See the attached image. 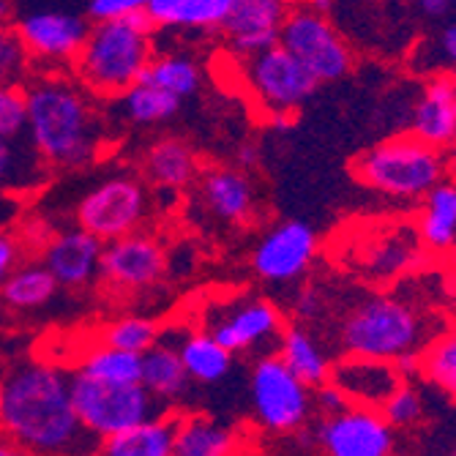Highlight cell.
Returning <instances> with one entry per match:
<instances>
[{"label": "cell", "mask_w": 456, "mask_h": 456, "mask_svg": "<svg viewBox=\"0 0 456 456\" xmlns=\"http://www.w3.org/2000/svg\"><path fill=\"white\" fill-rule=\"evenodd\" d=\"M0 435L33 456H94L102 440L79 421L69 375L45 361L0 378Z\"/></svg>", "instance_id": "1"}, {"label": "cell", "mask_w": 456, "mask_h": 456, "mask_svg": "<svg viewBox=\"0 0 456 456\" xmlns=\"http://www.w3.org/2000/svg\"><path fill=\"white\" fill-rule=\"evenodd\" d=\"M28 140L53 173H79L107 151V104L61 69H36L25 82Z\"/></svg>", "instance_id": "2"}, {"label": "cell", "mask_w": 456, "mask_h": 456, "mask_svg": "<svg viewBox=\"0 0 456 456\" xmlns=\"http://www.w3.org/2000/svg\"><path fill=\"white\" fill-rule=\"evenodd\" d=\"M153 20L137 12L123 20L94 22L86 45L69 66L71 77L99 102H112L140 82L156 55Z\"/></svg>", "instance_id": "3"}, {"label": "cell", "mask_w": 456, "mask_h": 456, "mask_svg": "<svg viewBox=\"0 0 456 456\" xmlns=\"http://www.w3.org/2000/svg\"><path fill=\"white\" fill-rule=\"evenodd\" d=\"M440 330L424 312L394 293L366 296L347 309L337 328V345L342 355L399 361L402 355L421 353Z\"/></svg>", "instance_id": "4"}, {"label": "cell", "mask_w": 456, "mask_h": 456, "mask_svg": "<svg viewBox=\"0 0 456 456\" xmlns=\"http://www.w3.org/2000/svg\"><path fill=\"white\" fill-rule=\"evenodd\" d=\"M448 153L412 137L410 132L369 145L353 161V178L361 186L402 202H421L440 181L448 178Z\"/></svg>", "instance_id": "5"}, {"label": "cell", "mask_w": 456, "mask_h": 456, "mask_svg": "<svg viewBox=\"0 0 456 456\" xmlns=\"http://www.w3.org/2000/svg\"><path fill=\"white\" fill-rule=\"evenodd\" d=\"M71 402L79 421L86 424L96 437H107L137 427L142 421L159 419L164 412H173L175 407L164 404L153 396L142 383L118 386L99 378H91L86 371H71L69 375Z\"/></svg>", "instance_id": "6"}, {"label": "cell", "mask_w": 456, "mask_h": 456, "mask_svg": "<svg viewBox=\"0 0 456 456\" xmlns=\"http://www.w3.org/2000/svg\"><path fill=\"white\" fill-rule=\"evenodd\" d=\"M243 86L255 104L268 115L271 126L284 129L296 112L314 99L320 82L293 53L276 45L243 61Z\"/></svg>", "instance_id": "7"}, {"label": "cell", "mask_w": 456, "mask_h": 456, "mask_svg": "<svg viewBox=\"0 0 456 456\" xmlns=\"http://www.w3.org/2000/svg\"><path fill=\"white\" fill-rule=\"evenodd\" d=\"M248 402L255 421L265 432H298L309 424L314 410V388L306 386L279 353L263 355L248 375Z\"/></svg>", "instance_id": "8"}, {"label": "cell", "mask_w": 456, "mask_h": 456, "mask_svg": "<svg viewBox=\"0 0 456 456\" xmlns=\"http://www.w3.org/2000/svg\"><path fill=\"white\" fill-rule=\"evenodd\" d=\"M151 211L148 183L142 175L120 173L99 181L74 205V224L94 232L104 243L142 230Z\"/></svg>", "instance_id": "9"}, {"label": "cell", "mask_w": 456, "mask_h": 456, "mask_svg": "<svg viewBox=\"0 0 456 456\" xmlns=\"http://www.w3.org/2000/svg\"><path fill=\"white\" fill-rule=\"evenodd\" d=\"M279 45L293 53L306 71L320 82H339L353 71V50L345 36L330 22V14H320L309 9L304 0L289 6L287 20L281 25Z\"/></svg>", "instance_id": "10"}, {"label": "cell", "mask_w": 456, "mask_h": 456, "mask_svg": "<svg viewBox=\"0 0 456 456\" xmlns=\"http://www.w3.org/2000/svg\"><path fill=\"white\" fill-rule=\"evenodd\" d=\"M167 268L170 260L164 252V243L153 232L137 230L104 243L99 284L120 296L145 293L167 276Z\"/></svg>", "instance_id": "11"}, {"label": "cell", "mask_w": 456, "mask_h": 456, "mask_svg": "<svg viewBox=\"0 0 456 456\" xmlns=\"http://www.w3.org/2000/svg\"><path fill=\"white\" fill-rule=\"evenodd\" d=\"M91 25L94 22L86 14L61 9H33L14 14V28L22 45L28 47L36 69H69L82 45H86Z\"/></svg>", "instance_id": "12"}, {"label": "cell", "mask_w": 456, "mask_h": 456, "mask_svg": "<svg viewBox=\"0 0 456 456\" xmlns=\"http://www.w3.org/2000/svg\"><path fill=\"white\" fill-rule=\"evenodd\" d=\"M317 252L320 238L314 227L301 219H284L257 238L248 265L268 284H289L312 271Z\"/></svg>", "instance_id": "13"}, {"label": "cell", "mask_w": 456, "mask_h": 456, "mask_svg": "<svg viewBox=\"0 0 456 456\" xmlns=\"http://www.w3.org/2000/svg\"><path fill=\"white\" fill-rule=\"evenodd\" d=\"M317 448L325 456H391L394 427L375 407L350 404L347 410L314 424Z\"/></svg>", "instance_id": "14"}, {"label": "cell", "mask_w": 456, "mask_h": 456, "mask_svg": "<svg viewBox=\"0 0 456 456\" xmlns=\"http://www.w3.org/2000/svg\"><path fill=\"white\" fill-rule=\"evenodd\" d=\"M284 330L281 309L260 296L235 298L224 312L208 325V334L219 345H224L232 355L235 353H255L265 347H276Z\"/></svg>", "instance_id": "15"}, {"label": "cell", "mask_w": 456, "mask_h": 456, "mask_svg": "<svg viewBox=\"0 0 456 456\" xmlns=\"http://www.w3.org/2000/svg\"><path fill=\"white\" fill-rule=\"evenodd\" d=\"M289 6H293L289 0H235L227 22L222 25L227 50L246 61L276 47Z\"/></svg>", "instance_id": "16"}, {"label": "cell", "mask_w": 456, "mask_h": 456, "mask_svg": "<svg viewBox=\"0 0 456 456\" xmlns=\"http://www.w3.org/2000/svg\"><path fill=\"white\" fill-rule=\"evenodd\" d=\"M104 255V240L82 227H66L55 230L47 246L41 248L38 260L50 268V273L58 279L66 289H88L99 281Z\"/></svg>", "instance_id": "17"}, {"label": "cell", "mask_w": 456, "mask_h": 456, "mask_svg": "<svg viewBox=\"0 0 456 456\" xmlns=\"http://www.w3.org/2000/svg\"><path fill=\"white\" fill-rule=\"evenodd\" d=\"M197 200L208 216L230 224L243 227L252 224L257 216V191L252 183V173L240 167H205L197 178Z\"/></svg>", "instance_id": "18"}, {"label": "cell", "mask_w": 456, "mask_h": 456, "mask_svg": "<svg viewBox=\"0 0 456 456\" xmlns=\"http://www.w3.org/2000/svg\"><path fill=\"white\" fill-rule=\"evenodd\" d=\"M407 132L435 148L456 145V77L429 74L407 115Z\"/></svg>", "instance_id": "19"}, {"label": "cell", "mask_w": 456, "mask_h": 456, "mask_svg": "<svg viewBox=\"0 0 456 456\" xmlns=\"http://www.w3.org/2000/svg\"><path fill=\"white\" fill-rule=\"evenodd\" d=\"M424 257L427 252L416 235V227L394 224L366 238L358 255V265L371 281H396L404 273L416 271Z\"/></svg>", "instance_id": "20"}, {"label": "cell", "mask_w": 456, "mask_h": 456, "mask_svg": "<svg viewBox=\"0 0 456 456\" xmlns=\"http://www.w3.org/2000/svg\"><path fill=\"white\" fill-rule=\"evenodd\" d=\"M330 383L339 386L350 404L380 410L388 396L404 383L394 361L342 355L330 369Z\"/></svg>", "instance_id": "21"}, {"label": "cell", "mask_w": 456, "mask_h": 456, "mask_svg": "<svg viewBox=\"0 0 456 456\" xmlns=\"http://www.w3.org/2000/svg\"><path fill=\"white\" fill-rule=\"evenodd\" d=\"M140 170L142 181L164 194H178L194 186L202 173L197 151L181 137L153 140L140 159Z\"/></svg>", "instance_id": "22"}, {"label": "cell", "mask_w": 456, "mask_h": 456, "mask_svg": "<svg viewBox=\"0 0 456 456\" xmlns=\"http://www.w3.org/2000/svg\"><path fill=\"white\" fill-rule=\"evenodd\" d=\"M416 235L432 257L456 255V181H440L421 202L416 214Z\"/></svg>", "instance_id": "23"}, {"label": "cell", "mask_w": 456, "mask_h": 456, "mask_svg": "<svg viewBox=\"0 0 456 456\" xmlns=\"http://www.w3.org/2000/svg\"><path fill=\"white\" fill-rule=\"evenodd\" d=\"M175 427L178 412H164L159 419L102 437L94 456H175Z\"/></svg>", "instance_id": "24"}, {"label": "cell", "mask_w": 456, "mask_h": 456, "mask_svg": "<svg viewBox=\"0 0 456 456\" xmlns=\"http://www.w3.org/2000/svg\"><path fill=\"white\" fill-rule=\"evenodd\" d=\"M55 173L28 137H0V191L33 197Z\"/></svg>", "instance_id": "25"}, {"label": "cell", "mask_w": 456, "mask_h": 456, "mask_svg": "<svg viewBox=\"0 0 456 456\" xmlns=\"http://www.w3.org/2000/svg\"><path fill=\"white\" fill-rule=\"evenodd\" d=\"M240 435L235 427L222 424L202 412H178L175 427V456H235Z\"/></svg>", "instance_id": "26"}, {"label": "cell", "mask_w": 456, "mask_h": 456, "mask_svg": "<svg viewBox=\"0 0 456 456\" xmlns=\"http://www.w3.org/2000/svg\"><path fill=\"white\" fill-rule=\"evenodd\" d=\"M276 353L306 386L317 388V386L330 380V369H334V361H330V355L322 347V342L312 334V330L304 322L284 325L281 339L276 345Z\"/></svg>", "instance_id": "27"}, {"label": "cell", "mask_w": 456, "mask_h": 456, "mask_svg": "<svg viewBox=\"0 0 456 456\" xmlns=\"http://www.w3.org/2000/svg\"><path fill=\"white\" fill-rule=\"evenodd\" d=\"M189 383L191 378L178 345H173L167 334H161V339L142 353V386L164 404L175 407V402L189 391Z\"/></svg>", "instance_id": "28"}, {"label": "cell", "mask_w": 456, "mask_h": 456, "mask_svg": "<svg viewBox=\"0 0 456 456\" xmlns=\"http://www.w3.org/2000/svg\"><path fill=\"white\" fill-rule=\"evenodd\" d=\"M104 104H112L115 115L134 129L161 126V123L178 118L183 107L178 96H173L170 91H161L156 86H148V82H134L126 94H120L118 99L104 102Z\"/></svg>", "instance_id": "29"}, {"label": "cell", "mask_w": 456, "mask_h": 456, "mask_svg": "<svg viewBox=\"0 0 456 456\" xmlns=\"http://www.w3.org/2000/svg\"><path fill=\"white\" fill-rule=\"evenodd\" d=\"M58 279L38 257L25 260L4 284H0V301L9 312H33L47 306L58 296Z\"/></svg>", "instance_id": "30"}, {"label": "cell", "mask_w": 456, "mask_h": 456, "mask_svg": "<svg viewBox=\"0 0 456 456\" xmlns=\"http://www.w3.org/2000/svg\"><path fill=\"white\" fill-rule=\"evenodd\" d=\"M178 350L191 383L216 386L227 380V375L232 371V353L224 345H219L208 330H191V334L181 339Z\"/></svg>", "instance_id": "31"}, {"label": "cell", "mask_w": 456, "mask_h": 456, "mask_svg": "<svg viewBox=\"0 0 456 456\" xmlns=\"http://www.w3.org/2000/svg\"><path fill=\"white\" fill-rule=\"evenodd\" d=\"M140 82H148V86H156L161 91H170L173 96L186 102V99H194L202 88V66L191 55H183V53L153 55Z\"/></svg>", "instance_id": "32"}, {"label": "cell", "mask_w": 456, "mask_h": 456, "mask_svg": "<svg viewBox=\"0 0 456 456\" xmlns=\"http://www.w3.org/2000/svg\"><path fill=\"white\" fill-rule=\"evenodd\" d=\"M77 371H86L91 378L118 383V386L142 383V353H129V350L99 345L82 358Z\"/></svg>", "instance_id": "33"}, {"label": "cell", "mask_w": 456, "mask_h": 456, "mask_svg": "<svg viewBox=\"0 0 456 456\" xmlns=\"http://www.w3.org/2000/svg\"><path fill=\"white\" fill-rule=\"evenodd\" d=\"M421 375L456 399V328L440 330V334L421 350Z\"/></svg>", "instance_id": "34"}, {"label": "cell", "mask_w": 456, "mask_h": 456, "mask_svg": "<svg viewBox=\"0 0 456 456\" xmlns=\"http://www.w3.org/2000/svg\"><path fill=\"white\" fill-rule=\"evenodd\" d=\"M161 334H164V328L156 320L137 317V314L118 317L112 322L102 325V330H99L102 345L129 350V353H145L148 347H153L161 339Z\"/></svg>", "instance_id": "35"}, {"label": "cell", "mask_w": 456, "mask_h": 456, "mask_svg": "<svg viewBox=\"0 0 456 456\" xmlns=\"http://www.w3.org/2000/svg\"><path fill=\"white\" fill-rule=\"evenodd\" d=\"M36 63L22 45L14 20H0V86H25Z\"/></svg>", "instance_id": "36"}, {"label": "cell", "mask_w": 456, "mask_h": 456, "mask_svg": "<svg viewBox=\"0 0 456 456\" xmlns=\"http://www.w3.org/2000/svg\"><path fill=\"white\" fill-rule=\"evenodd\" d=\"M235 0H189V4L175 14L170 30L186 33H222Z\"/></svg>", "instance_id": "37"}, {"label": "cell", "mask_w": 456, "mask_h": 456, "mask_svg": "<svg viewBox=\"0 0 456 456\" xmlns=\"http://www.w3.org/2000/svg\"><path fill=\"white\" fill-rule=\"evenodd\" d=\"M380 412L386 416V421L394 429H407L412 424H419L424 419V399L421 394L412 388L407 380L388 396V402L380 407Z\"/></svg>", "instance_id": "38"}, {"label": "cell", "mask_w": 456, "mask_h": 456, "mask_svg": "<svg viewBox=\"0 0 456 456\" xmlns=\"http://www.w3.org/2000/svg\"><path fill=\"white\" fill-rule=\"evenodd\" d=\"M28 134V96L25 86H0V137Z\"/></svg>", "instance_id": "39"}, {"label": "cell", "mask_w": 456, "mask_h": 456, "mask_svg": "<svg viewBox=\"0 0 456 456\" xmlns=\"http://www.w3.org/2000/svg\"><path fill=\"white\" fill-rule=\"evenodd\" d=\"M424 53L429 55L427 58L429 74H453L456 77V17H451L437 30L432 45Z\"/></svg>", "instance_id": "40"}, {"label": "cell", "mask_w": 456, "mask_h": 456, "mask_svg": "<svg viewBox=\"0 0 456 456\" xmlns=\"http://www.w3.org/2000/svg\"><path fill=\"white\" fill-rule=\"evenodd\" d=\"M148 9V0H86V17L91 22L123 20Z\"/></svg>", "instance_id": "41"}, {"label": "cell", "mask_w": 456, "mask_h": 456, "mask_svg": "<svg viewBox=\"0 0 456 456\" xmlns=\"http://www.w3.org/2000/svg\"><path fill=\"white\" fill-rule=\"evenodd\" d=\"M325 296H322V289H317L314 284H304L298 287L293 298H289V314H293L298 322H314L325 314Z\"/></svg>", "instance_id": "42"}, {"label": "cell", "mask_w": 456, "mask_h": 456, "mask_svg": "<svg viewBox=\"0 0 456 456\" xmlns=\"http://www.w3.org/2000/svg\"><path fill=\"white\" fill-rule=\"evenodd\" d=\"M25 260H30V255H28L17 227L0 230V284H4Z\"/></svg>", "instance_id": "43"}, {"label": "cell", "mask_w": 456, "mask_h": 456, "mask_svg": "<svg viewBox=\"0 0 456 456\" xmlns=\"http://www.w3.org/2000/svg\"><path fill=\"white\" fill-rule=\"evenodd\" d=\"M314 407L320 410L322 419H328V416H337V412L347 410L350 407V399L342 394L339 386H334V383L328 380V383H322V386L314 388Z\"/></svg>", "instance_id": "44"}, {"label": "cell", "mask_w": 456, "mask_h": 456, "mask_svg": "<svg viewBox=\"0 0 456 456\" xmlns=\"http://www.w3.org/2000/svg\"><path fill=\"white\" fill-rule=\"evenodd\" d=\"M186 4H189V0H148V9H145V12H148V17L153 20L156 30H159V28L170 30L175 14H178Z\"/></svg>", "instance_id": "45"}, {"label": "cell", "mask_w": 456, "mask_h": 456, "mask_svg": "<svg viewBox=\"0 0 456 456\" xmlns=\"http://www.w3.org/2000/svg\"><path fill=\"white\" fill-rule=\"evenodd\" d=\"M22 200L25 197H20V194L0 191V230L17 227V222L22 219Z\"/></svg>", "instance_id": "46"}, {"label": "cell", "mask_w": 456, "mask_h": 456, "mask_svg": "<svg viewBox=\"0 0 456 456\" xmlns=\"http://www.w3.org/2000/svg\"><path fill=\"white\" fill-rule=\"evenodd\" d=\"M260 161H263V148L257 142H243V145H238V151H235V167L252 173V170H257Z\"/></svg>", "instance_id": "47"}, {"label": "cell", "mask_w": 456, "mask_h": 456, "mask_svg": "<svg viewBox=\"0 0 456 456\" xmlns=\"http://www.w3.org/2000/svg\"><path fill=\"white\" fill-rule=\"evenodd\" d=\"M412 4L429 20H443L456 12V0H412Z\"/></svg>", "instance_id": "48"}, {"label": "cell", "mask_w": 456, "mask_h": 456, "mask_svg": "<svg viewBox=\"0 0 456 456\" xmlns=\"http://www.w3.org/2000/svg\"><path fill=\"white\" fill-rule=\"evenodd\" d=\"M0 456H33V453L25 451V448H20L17 443H12V440H6L4 435H0Z\"/></svg>", "instance_id": "49"}, {"label": "cell", "mask_w": 456, "mask_h": 456, "mask_svg": "<svg viewBox=\"0 0 456 456\" xmlns=\"http://www.w3.org/2000/svg\"><path fill=\"white\" fill-rule=\"evenodd\" d=\"M304 4L309 9L320 12V14H330V12H334V0H304Z\"/></svg>", "instance_id": "50"}, {"label": "cell", "mask_w": 456, "mask_h": 456, "mask_svg": "<svg viewBox=\"0 0 456 456\" xmlns=\"http://www.w3.org/2000/svg\"><path fill=\"white\" fill-rule=\"evenodd\" d=\"M4 312H9V309L4 306V301H0V322H4Z\"/></svg>", "instance_id": "51"}, {"label": "cell", "mask_w": 456, "mask_h": 456, "mask_svg": "<svg viewBox=\"0 0 456 456\" xmlns=\"http://www.w3.org/2000/svg\"><path fill=\"white\" fill-rule=\"evenodd\" d=\"M445 456H456V451H451V453H445Z\"/></svg>", "instance_id": "52"}, {"label": "cell", "mask_w": 456, "mask_h": 456, "mask_svg": "<svg viewBox=\"0 0 456 456\" xmlns=\"http://www.w3.org/2000/svg\"><path fill=\"white\" fill-rule=\"evenodd\" d=\"M453 148H456V145H453Z\"/></svg>", "instance_id": "53"}]
</instances>
